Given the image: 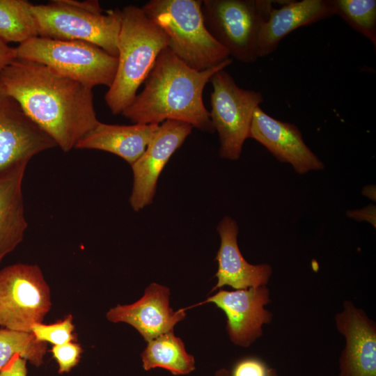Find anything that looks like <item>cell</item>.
Masks as SVG:
<instances>
[{"label":"cell","instance_id":"7402d4cb","mask_svg":"<svg viewBox=\"0 0 376 376\" xmlns=\"http://www.w3.org/2000/svg\"><path fill=\"white\" fill-rule=\"evenodd\" d=\"M47 350V343L38 340L32 333L0 329V369L17 354L40 367Z\"/></svg>","mask_w":376,"mask_h":376},{"label":"cell","instance_id":"d6986e66","mask_svg":"<svg viewBox=\"0 0 376 376\" xmlns=\"http://www.w3.org/2000/svg\"><path fill=\"white\" fill-rule=\"evenodd\" d=\"M25 170L0 179V263L20 244L27 228L22 194Z\"/></svg>","mask_w":376,"mask_h":376},{"label":"cell","instance_id":"5b68a950","mask_svg":"<svg viewBox=\"0 0 376 376\" xmlns=\"http://www.w3.org/2000/svg\"><path fill=\"white\" fill-rule=\"evenodd\" d=\"M201 0H150L141 8L164 31L168 47L189 67L203 71L229 58L206 29Z\"/></svg>","mask_w":376,"mask_h":376},{"label":"cell","instance_id":"4316f807","mask_svg":"<svg viewBox=\"0 0 376 376\" xmlns=\"http://www.w3.org/2000/svg\"><path fill=\"white\" fill-rule=\"evenodd\" d=\"M26 361L20 355H15L0 369V376H27Z\"/></svg>","mask_w":376,"mask_h":376},{"label":"cell","instance_id":"83f0119b","mask_svg":"<svg viewBox=\"0 0 376 376\" xmlns=\"http://www.w3.org/2000/svg\"><path fill=\"white\" fill-rule=\"evenodd\" d=\"M17 58L15 47L0 39V72Z\"/></svg>","mask_w":376,"mask_h":376},{"label":"cell","instance_id":"ba28073f","mask_svg":"<svg viewBox=\"0 0 376 376\" xmlns=\"http://www.w3.org/2000/svg\"><path fill=\"white\" fill-rule=\"evenodd\" d=\"M210 81L213 88L210 116L219 134V155L236 160L249 138L253 114L263 102V95L259 91L239 87L224 69L215 72Z\"/></svg>","mask_w":376,"mask_h":376},{"label":"cell","instance_id":"4fadbf2b","mask_svg":"<svg viewBox=\"0 0 376 376\" xmlns=\"http://www.w3.org/2000/svg\"><path fill=\"white\" fill-rule=\"evenodd\" d=\"M345 340L337 376H376V324L351 300H344L334 317Z\"/></svg>","mask_w":376,"mask_h":376},{"label":"cell","instance_id":"f546056e","mask_svg":"<svg viewBox=\"0 0 376 376\" xmlns=\"http://www.w3.org/2000/svg\"><path fill=\"white\" fill-rule=\"evenodd\" d=\"M373 189H375V187L373 188V186H368V187H366L363 188V194L366 195V196L370 198L371 199H375V196L373 195V193L375 194V192H373Z\"/></svg>","mask_w":376,"mask_h":376},{"label":"cell","instance_id":"52a82bcc","mask_svg":"<svg viewBox=\"0 0 376 376\" xmlns=\"http://www.w3.org/2000/svg\"><path fill=\"white\" fill-rule=\"evenodd\" d=\"M289 1L204 0L201 10L210 35L235 59L245 63L258 58V40L274 3Z\"/></svg>","mask_w":376,"mask_h":376},{"label":"cell","instance_id":"9c48e42d","mask_svg":"<svg viewBox=\"0 0 376 376\" xmlns=\"http://www.w3.org/2000/svg\"><path fill=\"white\" fill-rule=\"evenodd\" d=\"M50 290L36 265L17 263L0 271V326L31 333L51 308Z\"/></svg>","mask_w":376,"mask_h":376},{"label":"cell","instance_id":"484cf974","mask_svg":"<svg viewBox=\"0 0 376 376\" xmlns=\"http://www.w3.org/2000/svg\"><path fill=\"white\" fill-rule=\"evenodd\" d=\"M269 368L262 360L253 357L239 360L230 372L231 376H267Z\"/></svg>","mask_w":376,"mask_h":376},{"label":"cell","instance_id":"8fae6325","mask_svg":"<svg viewBox=\"0 0 376 376\" xmlns=\"http://www.w3.org/2000/svg\"><path fill=\"white\" fill-rule=\"evenodd\" d=\"M271 301L267 285L243 290L219 289L196 305L212 303L226 316V331L235 345L247 347L263 334V326L269 324L272 313L265 308Z\"/></svg>","mask_w":376,"mask_h":376},{"label":"cell","instance_id":"ffe728a7","mask_svg":"<svg viewBox=\"0 0 376 376\" xmlns=\"http://www.w3.org/2000/svg\"><path fill=\"white\" fill-rule=\"evenodd\" d=\"M141 357L146 371L159 368L173 375H185L196 369L194 357L187 352L184 342L173 331L148 341Z\"/></svg>","mask_w":376,"mask_h":376},{"label":"cell","instance_id":"e0dca14e","mask_svg":"<svg viewBox=\"0 0 376 376\" xmlns=\"http://www.w3.org/2000/svg\"><path fill=\"white\" fill-rule=\"evenodd\" d=\"M334 15V0H290L278 8H274L260 33L259 58L274 52L281 40L295 29Z\"/></svg>","mask_w":376,"mask_h":376},{"label":"cell","instance_id":"30bf717a","mask_svg":"<svg viewBox=\"0 0 376 376\" xmlns=\"http://www.w3.org/2000/svg\"><path fill=\"white\" fill-rule=\"evenodd\" d=\"M55 147L54 140L0 86V179L26 168L34 156Z\"/></svg>","mask_w":376,"mask_h":376},{"label":"cell","instance_id":"5bb4252c","mask_svg":"<svg viewBox=\"0 0 376 376\" xmlns=\"http://www.w3.org/2000/svg\"><path fill=\"white\" fill-rule=\"evenodd\" d=\"M170 295L168 287L152 283L139 300L110 308L106 317L111 322L131 325L148 342L173 331L174 327L187 315L186 308L174 311L170 306Z\"/></svg>","mask_w":376,"mask_h":376},{"label":"cell","instance_id":"1f68e13d","mask_svg":"<svg viewBox=\"0 0 376 376\" xmlns=\"http://www.w3.org/2000/svg\"><path fill=\"white\" fill-rule=\"evenodd\" d=\"M267 376H279L277 371L272 368H269Z\"/></svg>","mask_w":376,"mask_h":376},{"label":"cell","instance_id":"ac0fdd59","mask_svg":"<svg viewBox=\"0 0 376 376\" xmlns=\"http://www.w3.org/2000/svg\"><path fill=\"white\" fill-rule=\"evenodd\" d=\"M159 125H112L100 122L77 143L75 148L109 152L132 165L144 152Z\"/></svg>","mask_w":376,"mask_h":376},{"label":"cell","instance_id":"cb8c5ba5","mask_svg":"<svg viewBox=\"0 0 376 376\" xmlns=\"http://www.w3.org/2000/svg\"><path fill=\"white\" fill-rule=\"evenodd\" d=\"M74 329L72 317L69 315L65 319L51 324H45L42 322L34 324L31 333L39 341L60 345L76 340Z\"/></svg>","mask_w":376,"mask_h":376},{"label":"cell","instance_id":"3957f363","mask_svg":"<svg viewBox=\"0 0 376 376\" xmlns=\"http://www.w3.org/2000/svg\"><path fill=\"white\" fill-rule=\"evenodd\" d=\"M118 38V65L104 100L113 115L121 114L134 100L160 52L169 45L164 31L141 7L129 5L121 9Z\"/></svg>","mask_w":376,"mask_h":376},{"label":"cell","instance_id":"6da1fadb","mask_svg":"<svg viewBox=\"0 0 376 376\" xmlns=\"http://www.w3.org/2000/svg\"><path fill=\"white\" fill-rule=\"evenodd\" d=\"M0 86L63 152L100 122L93 89L42 63L17 58L0 72Z\"/></svg>","mask_w":376,"mask_h":376},{"label":"cell","instance_id":"8992f818","mask_svg":"<svg viewBox=\"0 0 376 376\" xmlns=\"http://www.w3.org/2000/svg\"><path fill=\"white\" fill-rule=\"evenodd\" d=\"M17 58L38 62L93 89L113 83L118 58L100 47L79 40L32 38L15 47Z\"/></svg>","mask_w":376,"mask_h":376},{"label":"cell","instance_id":"2e32d148","mask_svg":"<svg viewBox=\"0 0 376 376\" xmlns=\"http://www.w3.org/2000/svg\"><path fill=\"white\" fill-rule=\"evenodd\" d=\"M220 246L215 260L218 269L216 285L210 292L230 286L243 290L267 285L272 274V267L267 263L252 265L243 257L237 244L238 226L236 221L225 217L219 224Z\"/></svg>","mask_w":376,"mask_h":376},{"label":"cell","instance_id":"7c38bea8","mask_svg":"<svg viewBox=\"0 0 376 376\" xmlns=\"http://www.w3.org/2000/svg\"><path fill=\"white\" fill-rule=\"evenodd\" d=\"M192 128L191 125L178 120H167L159 124L144 152L131 165L133 186L130 203L134 211H139L152 202L159 176Z\"/></svg>","mask_w":376,"mask_h":376},{"label":"cell","instance_id":"44dd1931","mask_svg":"<svg viewBox=\"0 0 376 376\" xmlns=\"http://www.w3.org/2000/svg\"><path fill=\"white\" fill-rule=\"evenodd\" d=\"M33 3L25 0H0V39L21 44L38 36Z\"/></svg>","mask_w":376,"mask_h":376},{"label":"cell","instance_id":"f1b7e54d","mask_svg":"<svg viewBox=\"0 0 376 376\" xmlns=\"http://www.w3.org/2000/svg\"><path fill=\"white\" fill-rule=\"evenodd\" d=\"M347 215L357 221L365 220L369 221L375 227V207L369 205L360 210H352Z\"/></svg>","mask_w":376,"mask_h":376},{"label":"cell","instance_id":"9a60e30c","mask_svg":"<svg viewBox=\"0 0 376 376\" xmlns=\"http://www.w3.org/2000/svg\"><path fill=\"white\" fill-rule=\"evenodd\" d=\"M249 138L264 146L279 161L290 164L300 174L324 169L295 125L272 118L260 106L253 112Z\"/></svg>","mask_w":376,"mask_h":376},{"label":"cell","instance_id":"7a4b0ae2","mask_svg":"<svg viewBox=\"0 0 376 376\" xmlns=\"http://www.w3.org/2000/svg\"><path fill=\"white\" fill-rule=\"evenodd\" d=\"M232 62L228 58L217 66L198 71L167 47L159 54L142 91L121 115L133 123L159 125L172 120L213 133L210 111L203 100V90L215 72Z\"/></svg>","mask_w":376,"mask_h":376},{"label":"cell","instance_id":"603a6c76","mask_svg":"<svg viewBox=\"0 0 376 376\" xmlns=\"http://www.w3.org/2000/svg\"><path fill=\"white\" fill-rule=\"evenodd\" d=\"M336 15L376 47V1L334 0Z\"/></svg>","mask_w":376,"mask_h":376},{"label":"cell","instance_id":"d4e9b609","mask_svg":"<svg viewBox=\"0 0 376 376\" xmlns=\"http://www.w3.org/2000/svg\"><path fill=\"white\" fill-rule=\"evenodd\" d=\"M50 352L58 366V373H69L79 362L83 350L79 344L70 342L54 345Z\"/></svg>","mask_w":376,"mask_h":376},{"label":"cell","instance_id":"277c9868","mask_svg":"<svg viewBox=\"0 0 376 376\" xmlns=\"http://www.w3.org/2000/svg\"><path fill=\"white\" fill-rule=\"evenodd\" d=\"M31 11L39 36L92 43L118 57L121 9L104 11L95 0H54L33 4Z\"/></svg>","mask_w":376,"mask_h":376},{"label":"cell","instance_id":"4dcf8cb0","mask_svg":"<svg viewBox=\"0 0 376 376\" xmlns=\"http://www.w3.org/2000/svg\"><path fill=\"white\" fill-rule=\"evenodd\" d=\"M214 376H231V375L228 370L221 368L215 372Z\"/></svg>","mask_w":376,"mask_h":376}]
</instances>
